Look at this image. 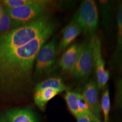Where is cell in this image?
<instances>
[{"label":"cell","instance_id":"6da1fadb","mask_svg":"<svg viewBox=\"0 0 122 122\" xmlns=\"http://www.w3.org/2000/svg\"><path fill=\"white\" fill-rule=\"evenodd\" d=\"M54 30V24H51L26 45L0 56V91L12 93L27 86L37 53Z\"/></svg>","mask_w":122,"mask_h":122},{"label":"cell","instance_id":"7a4b0ae2","mask_svg":"<svg viewBox=\"0 0 122 122\" xmlns=\"http://www.w3.org/2000/svg\"><path fill=\"white\" fill-rule=\"evenodd\" d=\"M53 24L47 15L26 25L11 30L0 37V56L20 47L37 37Z\"/></svg>","mask_w":122,"mask_h":122},{"label":"cell","instance_id":"3957f363","mask_svg":"<svg viewBox=\"0 0 122 122\" xmlns=\"http://www.w3.org/2000/svg\"><path fill=\"white\" fill-rule=\"evenodd\" d=\"M50 3L46 1L42 4L6 9L10 19L11 30L30 23L45 16L47 6Z\"/></svg>","mask_w":122,"mask_h":122},{"label":"cell","instance_id":"277c9868","mask_svg":"<svg viewBox=\"0 0 122 122\" xmlns=\"http://www.w3.org/2000/svg\"><path fill=\"white\" fill-rule=\"evenodd\" d=\"M74 18L78 23L81 32L88 39H91L95 36L99 20L98 9L94 1H84Z\"/></svg>","mask_w":122,"mask_h":122},{"label":"cell","instance_id":"5b68a950","mask_svg":"<svg viewBox=\"0 0 122 122\" xmlns=\"http://www.w3.org/2000/svg\"><path fill=\"white\" fill-rule=\"evenodd\" d=\"M56 40L54 37L39 50L35 59V76L47 75L53 71L56 63Z\"/></svg>","mask_w":122,"mask_h":122},{"label":"cell","instance_id":"8992f818","mask_svg":"<svg viewBox=\"0 0 122 122\" xmlns=\"http://www.w3.org/2000/svg\"><path fill=\"white\" fill-rule=\"evenodd\" d=\"M93 64L91 39L83 44L80 57L72 72L73 77L81 82H85L91 75Z\"/></svg>","mask_w":122,"mask_h":122},{"label":"cell","instance_id":"52a82bcc","mask_svg":"<svg viewBox=\"0 0 122 122\" xmlns=\"http://www.w3.org/2000/svg\"><path fill=\"white\" fill-rule=\"evenodd\" d=\"M93 64L97 76V85L103 89L106 87L109 81V72L105 69V65L101 51V42L100 37L95 35L91 39Z\"/></svg>","mask_w":122,"mask_h":122},{"label":"cell","instance_id":"ba28073f","mask_svg":"<svg viewBox=\"0 0 122 122\" xmlns=\"http://www.w3.org/2000/svg\"><path fill=\"white\" fill-rule=\"evenodd\" d=\"M83 48V44H72L64 51L59 61V66L64 72L72 73Z\"/></svg>","mask_w":122,"mask_h":122},{"label":"cell","instance_id":"9c48e42d","mask_svg":"<svg viewBox=\"0 0 122 122\" xmlns=\"http://www.w3.org/2000/svg\"><path fill=\"white\" fill-rule=\"evenodd\" d=\"M97 88V85L94 81H89L85 84L82 94L88 103L90 112L92 115L100 119L101 107L99 101Z\"/></svg>","mask_w":122,"mask_h":122},{"label":"cell","instance_id":"30bf717a","mask_svg":"<svg viewBox=\"0 0 122 122\" xmlns=\"http://www.w3.org/2000/svg\"><path fill=\"white\" fill-rule=\"evenodd\" d=\"M81 32V30L78 23L74 18L63 29L62 39L58 48V53H61L65 51L80 35Z\"/></svg>","mask_w":122,"mask_h":122},{"label":"cell","instance_id":"8fae6325","mask_svg":"<svg viewBox=\"0 0 122 122\" xmlns=\"http://www.w3.org/2000/svg\"><path fill=\"white\" fill-rule=\"evenodd\" d=\"M61 93L58 90L50 88L36 91L34 95L35 102L41 110L44 111L48 102Z\"/></svg>","mask_w":122,"mask_h":122},{"label":"cell","instance_id":"7c38bea8","mask_svg":"<svg viewBox=\"0 0 122 122\" xmlns=\"http://www.w3.org/2000/svg\"><path fill=\"white\" fill-rule=\"evenodd\" d=\"M9 122H36V118L31 111L28 109H13L6 112Z\"/></svg>","mask_w":122,"mask_h":122},{"label":"cell","instance_id":"4fadbf2b","mask_svg":"<svg viewBox=\"0 0 122 122\" xmlns=\"http://www.w3.org/2000/svg\"><path fill=\"white\" fill-rule=\"evenodd\" d=\"M117 36L114 58L116 62H119L122 58V2L118 5L117 15Z\"/></svg>","mask_w":122,"mask_h":122},{"label":"cell","instance_id":"5bb4252c","mask_svg":"<svg viewBox=\"0 0 122 122\" xmlns=\"http://www.w3.org/2000/svg\"><path fill=\"white\" fill-rule=\"evenodd\" d=\"M80 92L75 91H68L66 93L65 99L68 109L73 115L76 117L80 115L78 100Z\"/></svg>","mask_w":122,"mask_h":122},{"label":"cell","instance_id":"9a60e30c","mask_svg":"<svg viewBox=\"0 0 122 122\" xmlns=\"http://www.w3.org/2000/svg\"><path fill=\"white\" fill-rule=\"evenodd\" d=\"M46 88L58 90L61 92L66 89V86L60 77H51L41 82L36 85V91Z\"/></svg>","mask_w":122,"mask_h":122},{"label":"cell","instance_id":"2e32d148","mask_svg":"<svg viewBox=\"0 0 122 122\" xmlns=\"http://www.w3.org/2000/svg\"><path fill=\"white\" fill-rule=\"evenodd\" d=\"M46 1L44 0H4L1 1V4H2L6 9H12L24 6L42 4Z\"/></svg>","mask_w":122,"mask_h":122},{"label":"cell","instance_id":"e0dca14e","mask_svg":"<svg viewBox=\"0 0 122 122\" xmlns=\"http://www.w3.org/2000/svg\"><path fill=\"white\" fill-rule=\"evenodd\" d=\"M101 107L103 116V122H109V115L110 110V99L108 88L105 90L102 96Z\"/></svg>","mask_w":122,"mask_h":122},{"label":"cell","instance_id":"ac0fdd59","mask_svg":"<svg viewBox=\"0 0 122 122\" xmlns=\"http://www.w3.org/2000/svg\"><path fill=\"white\" fill-rule=\"evenodd\" d=\"M99 3L101 8L105 24L106 23V25L110 24L112 18V3L110 1H100Z\"/></svg>","mask_w":122,"mask_h":122},{"label":"cell","instance_id":"d6986e66","mask_svg":"<svg viewBox=\"0 0 122 122\" xmlns=\"http://www.w3.org/2000/svg\"><path fill=\"white\" fill-rule=\"evenodd\" d=\"M11 22L9 15L6 11L0 18V37L5 36L11 31Z\"/></svg>","mask_w":122,"mask_h":122},{"label":"cell","instance_id":"ffe728a7","mask_svg":"<svg viewBox=\"0 0 122 122\" xmlns=\"http://www.w3.org/2000/svg\"><path fill=\"white\" fill-rule=\"evenodd\" d=\"M115 102L117 106L122 108V75L117 84Z\"/></svg>","mask_w":122,"mask_h":122},{"label":"cell","instance_id":"44dd1931","mask_svg":"<svg viewBox=\"0 0 122 122\" xmlns=\"http://www.w3.org/2000/svg\"><path fill=\"white\" fill-rule=\"evenodd\" d=\"M91 112L81 114L76 117L77 122H89Z\"/></svg>","mask_w":122,"mask_h":122},{"label":"cell","instance_id":"7402d4cb","mask_svg":"<svg viewBox=\"0 0 122 122\" xmlns=\"http://www.w3.org/2000/svg\"><path fill=\"white\" fill-rule=\"evenodd\" d=\"M89 122H102L101 121L100 119L97 118V117H96L95 116L91 114H90V119H89Z\"/></svg>","mask_w":122,"mask_h":122},{"label":"cell","instance_id":"603a6c76","mask_svg":"<svg viewBox=\"0 0 122 122\" xmlns=\"http://www.w3.org/2000/svg\"><path fill=\"white\" fill-rule=\"evenodd\" d=\"M4 9L3 8V7L1 6V4H0V18H1V16H2V15L3 14V13H4Z\"/></svg>","mask_w":122,"mask_h":122},{"label":"cell","instance_id":"cb8c5ba5","mask_svg":"<svg viewBox=\"0 0 122 122\" xmlns=\"http://www.w3.org/2000/svg\"><path fill=\"white\" fill-rule=\"evenodd\" d=\"M0 122H7V121L4 117H2L0 118Z\"/></svg>","mask_w":122,"mask_h":122}]
</instances>
